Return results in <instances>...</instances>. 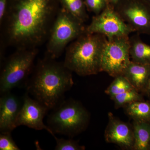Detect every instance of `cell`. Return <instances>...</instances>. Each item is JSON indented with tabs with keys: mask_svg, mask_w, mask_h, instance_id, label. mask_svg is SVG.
Segmentation results:
<instances>
[{
	"mask_svg": "<svg viewBox=\"0 0 150 150\" xmlns=\"http://www.w3.org/2000/svg\"><path fill=\"white\" fill-rule=\"evenodd\" d=\"M134 144L133 150L149 149L150 144V123L134 121Z\"/></svg>",
	"mask_w": 150,
	"mask_h": 150,
	"instance_id": "15",
	"label": "cell"
},
{
	"mask_svg": "<svg viewBox=\"0 0 150 150\" xmlns=\"http://www.w3.org/2000/svg\"><path fill=\"white\" fill-rule=\"evenodd\" d=\"M109 5L115 8V6L119 4L122 0H107Z\"/></svg>",
	"mask_w": 150,
	"mask_h": 150,
	"instance_id": "24",
	"label": "cell"
},
{
	"mask_svg": "<svg viewBox=\"0 0 150 150\" xmlns=\"http://www.w3.org/2000/svg\"><path fill=\"white\" fill-rule=\"evenodd\" d=\"M87 10L99 14L109 6L107 0H84Z\"/></svg>",
	"mask_w": 150,
	"mask_h": 150,
	"instance_id": "21",
	"label": "cell"
},
{
	"mask_svg": "<svg viewBox=\"0 0 150 150\" xmlns=\"http://www.w3.org/2000/svg\"><path fill=\"white\" fill-rule=\"evenodd\" d=\"M54 109L47 123L54 134L72 137L82 132L88 125V112L78 101L63 100Z\"/></svg>",
	"mask_w": 150,
	"mask_h": 150,
	"instance_id": "5",
	"label": "cell"
},
{
	"mask_svg": "<svg viewBox=\"0 0 150 150\" xmlns=\"http://www.w3.org/2000/svg\"><path fill=\"white\" fill-rule=\"evenodd\" d=\"M149 149H150V144H149Z\"/></svg>",
	"mask_w": 150,
	"mask_h": 150,
	"instance_id": "27",
	"label": "cell"
},
{
	"mask_svg": "<svg viewBox=\"0 0 150 150\" xmlns=\"http://www.w3.org/2000/svg\"><path fill=\"white\" fill-rule=\"evenodd\" d=\"M113 81L105 90V93L112 98L113 97L134 88L123 75L115 77Z\"/></svg>",
	"mask_w": 150,
	"mask_h": 150,
	"instance_id": "18",
	"label": "cell"
},
{
	"mask_svg": "<svg viewBox=\"0 0 150 150\" xmlns=\"http://www.w3.org/2000/svg\"><path fill=\"white\" fill-rule=\"evenodd\" d=\"M56 60L45 56L38 61L27 87L28 92L49 110L63 101L74 83L72 72Z\"/></svg>",
	"mask_w": 150,
	"mask_h": 150,
	"instance_id": "2",
	"label": "cell"
},
{
	"mask_svg": "<svg viewBox=\"0 0 150 150\" xmlns=\"http://www.w3.org/2000/svg\"><path fill=\"white\" fill-rule=\"evenodd\" d=\"M129 36L108 39L101 56L100 71L115 78L123 75L131 62Z\"/></svg>",
	"mask_w": 150,
	"mask_h": 150,
	"instance_id": "7",
	"label": "cell"
},
{
	"mask_svg": "<svg viewBox=\"0 0 150 150\" xmlns=\"http://www.w3.org/2000/svg\"><path fill=\"white\" fill-rule=\"evenodd\" d=\"M86 27L61 6L50 30L45 56L58 59L70 43L86 32Z\"/></svg>",
	"mask_w": 150,
	"mask_h": 150,
	"instance_id": "4",
	"label": "cell"
},
{
	"mask_svg": "<svg viewBox=\"0 0 150 150\" xmlns=\"http://www.w3.org/2000/svg\"><path fill=\"white\" fill-rule=\"evenodd\" d=\"M135 89L139 92L146 89L150 78V64L131 61L123 75Z\"/></svg>",
	"mask_w": 150,
	"mask_h": 150,
	"instance_id": "13",
	"label": "cell"
},
{
	"mask_svg": "<svg viewBox=\"0 0 150 150\" xmlns=\"http://www.w3.org/2000/svg\"><path fill=\"white\" fill-rule=\"evenodd\" d=\"M56 142V150H84L85 147L81 146L78 142L72 139H59L54 136Z\"/></svg>",
	"mask_w": 150,
	"mask_h": 150,
	"instance_id": "20",
	"label": "cell"
},
{
	"mask_svg": "<svg viewBox=\"0 0 150 150\" xmlns=\"http://www.w3.org/2000/svg\"><path fill=\"white\" fill-rule=\"evenodd\" d=\"M145 1H146L147 2L149 3V4H150V0H145Z\"/></svg>",
	"mask_w": 150,
	"mask_h": 150,
	"instance_id": "26",
	"label": "cell"
},
{
	"mask_svg": "<svg viewBox=\"0 0 150 150\" xmlns=\"http://www.w3.org/2000/svg\"><path fill=\"white\" fill-rule=\"evenodd\" d=\"M140 34L129 37L131 61L144 64H150V45L143 42Z\"/></svg>",
	"mask_w": 150,
	"mask_h": 150,
	"instance_id": "14",
	"label": "cell"
},
{
	"mask_svg": "<svg viewBox=\"0 0 150 150\" xmlns=\"http://www.w3.org/2000/svg\"><path fill=\"white\" fill-rule=\"evenodd\" d=\"M86 32L102 34L107 39H110L129 36L134 31L115 8L109 5L102 12L93 17L90 24L86 27Z\"/></svg>",
	"mask_w": 150,
	"mask_h": 150,
	"instance_id": "8",
	"label": "cell"
},
{
	"mask_svg": "<svg viewBox=\"0 0 150 150\" xmlns=\"http://www.w3.org/2000/svg\"><path fill=\"white\" fill-rule=\"evenodd\" d=\"M107 40L102 34L86 31L66 48L65 66L82 76L100 72L101 56Z\"/></svg>",
	"mask_w": 150,
	"mask_h": 150,
	"instance_id": "3",
	"label": "cell"
},
{
	"mask_svg": "<svg viewBox=\"0 0 150 150\" xmlns=\"http://www.w3.org/2000/svg\"><path fill=\"white\" fill-rule=\"evenodd\" d=\"M60 7L59 0H8L0 24L1 46L20 49L42 45Z\"/></svg>",
	"mask_w": 150,
	"mask_h": 150,
	"instance_id": "1",
	"label": "cell"
},
{
	"mask_svg": "<svg viewBox=\"0 0 150 150\" xmlns=\"http://www.w3.org/2000/svg\"><path fill=\"white\" fill-rule=\"evenodd\" d=\"M126 113L134 121H150V104L142 100L136 101L124 107Z\"/></svg>",
	"mask_w": 150,
	"mask_h": 150,
	"instance_id": "16",
	"label": "cell"
},
{
	"mask_svg": "<svg viewBox=\"0 0 150 150\" xmlns=\"http://www.w3.org/2000/svg\"><path fill=\"white\" fill-rule=\"evenodd\" d=\"M61 6L67 11L85 23L88 18L84 0H59Z\"/></svg>",
	"mask_w": 150,
	"mask_h": 150,
	"instance_id": "17",
	"label": "cell"
},
{
	"mask_svg": "<svg viewBox=\"0 0 150 150\" xmlns=\"http://www.w3.org/2000/svg\"><path fill=\"white\" fill-rule=\"evenodd\" d=\"M17 119L16 127L27 126L36 130H46L54 137L55 134L43 123V118L49 109L37 100L32 99L26 93Z\"/></svg>",
	"mask_w": 150,
	"mask_h": 150,
	"instance_id": "10",
	"label": "cell"
},
{
	"mask_svg": "<svg viewBox=\"0 0 150 150\" xmlns=\"http://www.w3.org/2000/svg\"><path fill=\"white\" fill-rule=\"evenodd\" d=\"M22 103L10 92L1 95L0 98V131L11 133L16 128V122Z\"/></svg>",
	"mask_w": 150,
	"mask_h": 150,
	"instance_id": "12",
	"label": "cell"
},
{
	"mask_svg": "<svg viewBox=\"0 0 150 150\" xmlns=\"http://www.w3.org/2000/svg\"><path fill=\"white\" fill-rule=\"evenodd\" d=\"M134 32L150 35V4L145 0H122L115 7Z\"/></svg>",
	"mask_w": 150,
	"mask_h": 150,
	"instance_id": "9",
	"label": "cell"
},
{
	"mask_svg": "<svg viewBox=\"0 0 150 150\" xmlns=\"http://www.w3.org/2000/svg\"><path fill=\"white\" fill-rule=\"evenodd\" d=\"M0 150H19L20 149L13 139L11 133H1Z\"/></svg>",
	"mask_w": 150,
	"mask_h": 150,
	"instance_id": "22",
	"label": "cell"
},
{
	"mask_svg": "<svg viewBox=\"0 0 150 150\" xmlns=\"http://www.w3.org/2000/svg\"><path fill=\"white\" fill-rule=\"evenodd\" d=\"M146 89L148 93L150 94V78L149 80V82H148L146 87Z\"/></svg>",
	"mask_w": 150,
	"mask_h": 150,
	"instance_id": "25",
	"label": "cell"
},
{
	"mask_svg": "<svg viewBox=\"0 0 150 150\" xmlns=\"http://www.w3.org/2000/svg\"><path fill=\"white\" fill-rule=\"evenodd\" d=\"M8 2V0H0V24L5 16Z\"/></svg>",
	"mask_w": 150,
	"mask_h": 150,
	"instance_id": "23",
	"label": "cell"
},
{
	"mask_svg": "<svg viewBox=\"0 0 150 150\" xmlns=\"http://www.w3.org/2000/svg\"><path fill=\"white\" fill-rule=\"evenodd\" d=\"M111 99L114 101L116 108L124 107L127 105L132 103L142 100L141 94L135 88L117 95Z\"/></svg>",
	"mask_w": 150,
	"mask_h": 150,
	"instance_id": "19",
	"label": "cell"
},
{
	"mask_svg": "<svg viewBox=\"0 0 150 150\" xmlns=\"http://www.w3.org/2000/svg\"><path fill=\"white\" fill-rule=\"evenodd\" d=\"M37 48L16 49L2 63L0 75L1 95L10 92L33 71Z\"/></svg>",
	"mask_w": 150,
	"mask_h": 150,
	"instance_id": "6",
	"label": "cell"
},
{
	"mask_svg": "<svg viewBox=\"0 0 150 150\" xmlns=\"http://www.w3.org/2000/svg\"><path fill=\"white\" fill-rule=\"evenodd\" d=\"M105 139L107 143L118 145L122 149L133 150L134 137L133 127L108 113V123L105 131Z\"/></svg>",
	"mask_w": 150,
	"mask_h": 150,
	"instance_id": "11",
	"label": "cell"
}]
</instances>
